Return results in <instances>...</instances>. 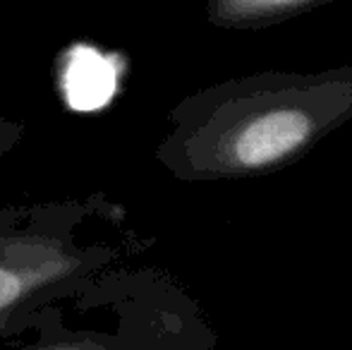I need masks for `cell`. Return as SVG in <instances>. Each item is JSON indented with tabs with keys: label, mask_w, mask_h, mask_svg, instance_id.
<instances>
[{
	"label": "cell",
	"mask_w": 352,
	"mask_h": 350,
	"mask_svg": "<svg viewBox=\"0 0 352 350\" xmlns=\"http://www.w3.org/2000/svg\"><path fill=\"white\" fill-rule=\"evenodd\" d=\"M122 63L116 53H101L91 46H72L63 56L60 89L74 111H96L116 98Z\"/></svg>",
	"instance_id": "cell-3"
},
{
	"label": "cell",
	"mask_w": 352,
	"mask_h": 350,
	"mask_svg": "<svg viewBox=\"0 0 352 350\" xmlns=\"http://www.w3.org/2000/svg\"><path fill=\"white\" fill-rule=\"evenodd\" d=\"M333 0H206V19L221 29H266Z\"/></svg>",
	"instance_id": "cell-4"
},
{
	"label": "cell",
	"mask_w": 352,
	"mask_h": 350,
	"mask_svg": "<svg viewBox=\"0 0 352 350\" xmlns=\"http://www.w3.org/2000/svg\"><path fill=\"white\" fill-rule=\"evenodd\" d=\"M72 219H3L0 221V336L10 322L32 312L41 295L91 276L108 257L79 248Z\"/></svg>",
	"instance_id": "cell-2"
},
{
	"label": "cell",
	"mask_w": 352,
	"mask_h": 350,
	"mask_svg": "<svg viewBox=\"0 0 352 350\" xmlns=\"http://www.w3.org/2000/svg\"><path fill=\"white\" fill-rule=\"evenodd\" d=\"M352 120V65L266 70L182 98L158 161L185 182L254 180L302 161Z\"/></svg>",
	"instance_id": "cell-1"
},
{
	"label": "cell",
	"mask_w": 352,
	"mask_h": 350,
	"mask_svg": "<svg viewBox=\"0 0 352 350\" xmlns=\"http://www.w3.org/2000/svg\"><path fill=\"white\" fill-rule=\"evenodd\" d=\"M22 132H24V127L19 125V122H10L0 118V156L8 154V151L22 140Z\"/></svg>",
	"instance_id": "cell-5"
}]
</instances>
